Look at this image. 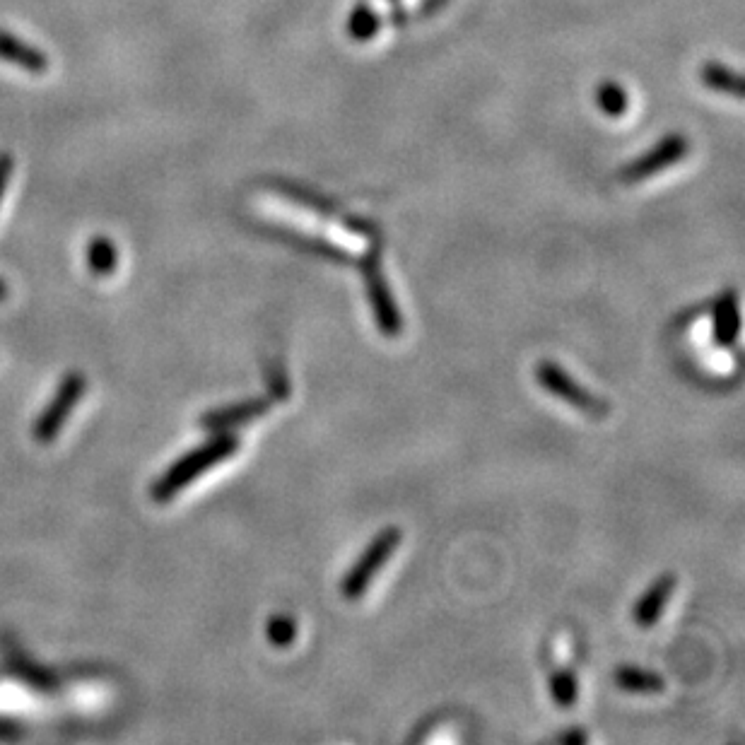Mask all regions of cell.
Segmentation results:
<instances>
[{"mask_svg": "<svg viewBox=\"0 0 745 745\" xmlns=\"http://www.w3.org/2000/svg\"><path fill=\"white\" fill-rule=\"evenodd\" d=\"M598 104H601L603 114L608 116H623L627 111V95L620 85L615 82H603L598 87Z\"/></svg>", "mask_w": 745, "mask_h": 745, "instance_id": "cell-13", "label": "cell"}, {"mask_svg": "<svg viewBox=\"0 0 745 745\" xmlns=\"http://www.w3.org/2000/svg\"><path fill=\"white\" fill-rule=\"evenodd\" d=\"M560 741H562V743H586V733H584V731L565 733V736H562Z\"/></svg>", "mask_w": 745, "mask_h": 745, "instance_id": "cell-17", "label": "cell"}, {"mask_svg": "<svg viewBox=\"0 0 745 745\" xmlns=\"http://www.w3.org/2000/svg\"><path fill=\"white\" fill-rule=\"evenodd\" d=\"M87 261H90V268L97 275L114 273V268H116L114 246H111V242H107V239H95L90 249H87Z\"/></svg>", "mask_w": 745, "mask_h": 745, "instance_id": "cell-12", "label": "cell"}, {"mask_svg": "<svg viewBox=\"0 0 745 745\" xmlns=\"http://www.w3.org/2000/svg\"><path fill=\"white\" fill-rule=\"evenodd\" d=\"M538 384L543 386L545 391L553 393V396L560 398V401L569 403V406L584 410V413H594V415H603L606 413V403H601L594 393H589L584 386H579L562 367H557L555 362H541L538 365Z\"/></svg>", "mask_w": 745, "mask_h": 745, "instance_id": "cell-3", "label": "cell"}, {"mask_svg": "<svg viewBox=\"0 0 745 745\" xmlns=\"http://www.w3.org/2000/svg\"><path fill=\"white\" fill-rule=\"evenodd\" d=\"M365 280H367V292H369V307H372L374 319H377L379 331L384 336H398L403 331V316L398 312L393 295L386 285L384 275H381L377 263L369 261L365 266Z\"/></svg>", "mask_w": 745, "mask_h": 745, "instance_id": "cell-5", "label": "cell"}, {"mask_svg": "<svg viewBox=\"0 0 745 745\" xmlns=\"http://www.w3.org/2000/svg\"><path fill=\"white\" fill-rule=\"evenodd\" d=\"M615 683L625 692H637V695H649V692H664L666 683L659 673L642 671L635 666H620L615 671Z\"/></svg>", "mask_w": 745, "mask_h": 745, "instance_id": "cell-10", "label": "cell"}, {"mask_svg": "<svg viewBox=\"0 0 745 745\" xmlns=\"http://www.w3.org/2000/svg\"><path fill=\"white\" fill-rule=\"evenodd\" d=\"M741 331V316H738V302L733 292L719 297L717 307H714V336L717 343L731 345Z\"/></svg>", "mask_w": 745, "mask_h": 745, "instance_id": "cell-9", "label": "cell"}, {"mask_svg": "<svg viewBox=\"0 0 745 745\" xmlns=\"http://www.w3.org/2000/svg\"><path fill=\"white\" fill-rule=\"evenodd\" d=\"M550 692L560 707H572L577 702V678L572 673L560 671L550 678Z\"/></svg>", "mask_w": 745, "mask_h": 745, "instance_id": "cell-14", "label": "cell"}, {"mask_svg": "<svg viewBox=\"0 0 745 745\" xmlns=\"http://www.w3.org/2000/svg\"><path fill=\"white\" fill-rule=\"evenodd\" d=\"M379 27V15L372 13L369 8H357L353 17H350V37L357 41H367L374 37Z\"/></svg>", "mask_w": 745, "mask_h": 745, "instance_id": "cell-15", "label": "cell"}, {"mask_svg": "<svg viewBox=\"0 0 745 745\" xmlns=\"http://www.w3.org/2000/svg\"><path fill=\"white\" fill-rule=\"evenodd\" d=\"M401 531L398 529H386L381 531L377 538H374L372 543L367 545V550L362 553L360 560L355 562L353 567H350L348 577L343 579V584H340V591H343L345 598H360L362 594L367 591L369 582H372L374 577H377V572L381 567L389 562V557L393 550L401 545Z\"/></svg>", "mask_w": 745, "mask_h": 745, "instance_id": "cell-2", "label": "cell"}, {"mask_svg": "<svg viewBox=\"0 0 745 745\" xmlns=\"http://www.w3.org/2000/svg\"><path fill=\"white\" fill-rule=\"evenodd\" d=\"M82 391H85V379H82V374L75 372L63 379L56 398L49 403V408L41 413L37 427H34V437H37L39 442H51V439L56 437L58 430H61V425L66 422L70 410L78 406Z\"/></svg>", "mask_w": 745, "mask_h": 745, "instance_id": "cell-4", "label": "cell"}, {"mask_svg": "<svg viewBox=\"0 0 745 745\" xmlns=\"http://www.w3.org/2000/svg\"><path fill=\"white\" fill-rule=\"evenodd\" d=\"M673 589H676V577L673 574H664V577L656 579L654 584L644 591V596L639 598L635 606V620L637 625L651 627L664 613L668 598H671Z\"/></svg>", "mask_w": 745, "mask_h": 745, "instance_id": "cell-8", "label": "cell"}, {"mask_svg": "<svg viewBox=\"0 0 745 745\" xmlns=\"http://www.w3.org/2000/svg\"><path fill=\"white\" fill-rule=\"evenodd\" d=\"M685 152H688V143H685L683 136H671L661 140V143L656 145V150L647 152V155L639 157L637 162H632L630 167L623 169V179L635 184V181L654 177L656 172L671 167V164H676L680 160V157H685Z\"/></svg>", "mask_w": 745, "mask_h": 745, "instance_id": "cell-6", "label": "cell"}, {"mask_svg": "<svg viewBox=\"0 0 745 745\" xmlns=\"http://www.w3.org/2000/svg\"><path fill=\"white\" fill-rule=\"evenodd\" d=\"M702 82L717 92H729L733 97H741V78L731 68H724L721 63H707L702 66Z\"/></svg>", "mask_w": 745, "mask_h": 745, "instance_id": "cell-11", "label": "cell"}, {"mask_svg": "<svg viewBox=\"0 0 745 745\" xmlns=\"http://www.w3.org/2000/svg\"><path fill=\"white\" fill-rule=\"evenodd\" d=\"M237 449H239L237 437H232V434H217L213 442L193 449L191 454H186L184 459H179L177 463H174V466L169 468L160 480H157L155 488H152V495H155L157 502L172 500L179 490H184L186 485H191L203 471L217 466V463L227 461Z\"/></svg>", "mask_w": 745, "mask_h": 745, "instance_id": "cell-1", "label": "cell"}, {"mask_svg": "<svg viewBox=\"0 0 745 745\" xmlns=\"http://www.w3.org/2000/svg\"><path fill=\"white\" fill-rule=\"evenodd\" d=\"M295 635L297 627L290 618H285V615H278V618H273L271 623H268V639H271L275 647H287V644H292Z\"/></svg>", "mask_w": 745, "mask_h": 745, "instance_id": "cell-16", "label": "cell"}, {"mask_svg": "<svg viewBox=\"0 0 745 745\" xmlns=\"http://www.w3.org/2000/svg\"><path fill=\"white\" fill-rule=\"evenodd\" d=\"M268 410H271V403H268V401L234 403V406L217 408V410H213V413L203 415L201 425L205 427V430L222 432V430H230V427L244 425V422H251V420L261 418V415H266Z\"/></svg>", "mask_w": 745, "mask_h": 745, "instance_id": "cell-7", "label": "cell"}, {"mask_svg": "<svg viewBox=\"0 0 745 745\" xmlns=\"http://www.w3.org/2000/svg\"><path fill=\"white\" fill-rule=\"evenodd\" d=\"M5 295H8V287H5L3 283H0V299H3Z\"/></svg>", "mask_w": 745, "mask_h": 745, "instance_id": "cell-18", "label": "cell"}]
</instances>
